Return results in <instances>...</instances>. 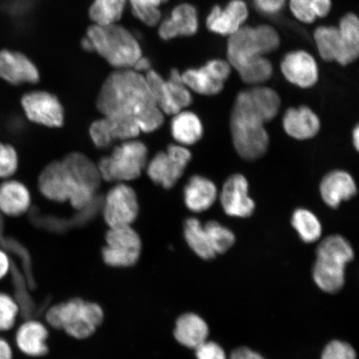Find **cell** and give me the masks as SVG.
<instances>
[{"label": "cell", "instance_id": "cell-1", "mask_svg": "<svg viewBox=\"0 0 359 359\" xmlns=\"http://www.w3.org/2000/svg\"><path fill=\"white\" fill-rule=\"evenodd\" d=\"M97 107L103 116H128L141 133L156 131L164 123L145 75L133 69L114 70L102 85Z\"/></svg>", "mask_w": 359, "mask_h": 359}, {"label": "cell", "instance_id": "cell-2", "mask_svg": "<svg viewBox=\"0 0 359 359\" xmlns=\"http://www.w3.org/2000/svg\"><path fill=\"white\" fill-rule=\"evenodd\" d=\"M266 118L255 107L249 93H238L231 112V130L237 154L247 161H255L266 154L269 137Z\"/></svg>", "mask_w": 359, "mask_h": 359}, {"label": "cell", "instance_id": "cell-3", "mask_svg": "<svg viewBox=\"0 0 359 359\" xmlns=\"http://www.w3.org/2000/svg\"><path fill=\"white\" fill-rule=\"evenodd\" d=\"M86 36L97 53L115 70L133 69L143 56L138 39L131 31L118 24L92 25Z\"/></svg>", "mask_w": 359, "mask_h": 359}, {"label": "cell", "instance_id": "cell-4", "mask_svg": "<svg viewBox=\"0 0 359 359\" xmlns=\"http://www.w3.org/2000/svg\"><path fill=\"white\" fill-rule=\"evenodd\" d=\"M354 257L351 245L343 236H330L318 246L313 268L316 284L325 293H338L345 284V269Z\"/></svg>", "mask_w": 359, "mask_h": 359}, {"label": "cell", "instance_id": "cell-5", "mask_svg": "<svg viewBox=\"0 0 359 359\" xmlns=\"http://www.w3.org/2000/svg\"><path fill=\"white\" fill-rule=\"evenodd\" d=\"M38 187L41 194L52 201H69L76 210H83L92 204L96 191L81 185L62 161L47 165L40 174Z\"/></svg>", "mask_w": 359, "mask_h": 359}, {"label": "cell", "instance_id": "cell-6", "mask_svg": "<svg viewBox=\"0 0 359 359\" xmlns=\"http://www.w3.org/2000/svg\"><path fill=\"white\" fill-rule=\"evenodd\" d=\"M47 321L52 327L64 330L75 339H86L102 324L103 311L100 305L72 299L52 307L47 313Z\"/></svg>", "mask_w": 359, "mask_h": 359}, {"label": "cell", "instance_id": "cell-7", "mask_svg": "<svg viewBox=\"0 0 359 359\" xmlns=\"http://www.w3.org/2000/svg\"><path fill=\"white\" fill-rule=\"evenodd\" d=\"M147 156L144 143L135 139L123 142L109 156L102 157L97 165L102 180L116 183L136 180L147 168Z\"/></svg>", "mask_w": 359, "mask_h": 359}, {"label": "cell", "instance_id": "cell-8", "mask_svg": "<svg viewBox=\"0 0 359 359\" xmlns=\"http://www.w3.org/2000/svg\"><path fill=\"white\" fill-rule=\"evenodd\" d=\"M144 75L156 104L164 114L174 116L191 104V90L184 83L182 73L177 69L170 72L168 79L154 69Z\"/></svg>", "mask_w": 359, "mask_h": 359}, {"label": "cell", "instance_id": "cell-9", "mask_svg": "<svg viewBox=\"0 0 359 359\" xmlns=\"http://www.w3.org/2000/svg\"><path fill=\"white\" fill-rule=\"evenodd\" d=\"M106 242L102 259L110 266H133L140 257L142 241L132 226L109 228Z\"/></svg>", "mask_w": 359, "mask_h": 359}, {"label": "cell", "instance_id": "cell-10", "mask_svg": "<svg viewBox=\"0 0 359 359\" xmlns=\"http://www.w3.org/2000/svg\"><path fill=\"white\" fill-rule=\"evenodd\" d=\"M191 160V151L186 147L170 145L147 163V173L156 185L170 189L182 177Z\"/></svg>", "mask_w": 359, "mask_h": 359}, {"label": "cell", "instance_id": "cell-11", "mask_svg": "<svg viewBox=\"0 0 359 359\" xmlns=\"http://www.w3.org/2000/svg\"><path fill=\"white\" fill-rule=\"evenodd\" d=\"M20 105L29 122L48 128H60L65 123V110L58 98L42 90H33L21 97Z\"/></svg>", "mask_w": 359, "mask_h": 359}, {"label": "cell", "instance_id": "cell-12", "mask_svg": "<svg viewBox=\"0 0 359 359\" xmlns=\"http://www.w3.org/2000/svg\"><path fill=\"white\" fill-rule=\"evenodd\" d=\"M102 213L109 228L132 226L139 214L136 192L127 184H116L107 192Z\"/></svg>", "mask_w": 359, "mask_h": 359}, {"label": "cell", "instance_id": "cell-13", "mask_svg": "<svg viewBox=\"0 0 359 359\" xmlns=\"http://www.w3.org/2000/svg\"><path fill=\"white\" fill-rule=\"evenodd\" d=\"M0 80L12 86L36 84L40 80V72L30 57L20 51L0 49Z\"/></svg>", "mask_w": 359, "mask_h": 359}, {"label": "cell", "instance_id": "cell-14", "mask_svg": "<svg viewBox=\"0 0 359 359\" xmlns=\"http://www.w3.org/2000/svg\"><path fill=\"white\" fill-rule=\"evenodd\" d=\"M248 193V181L243 175H232L224 182L219 196L224 212L233 217H250L254 213L255 204Z\"/></svg>", "mask_w": 359, "mask_h": 359}, {"label": "cell", "instance_id": "cell-15", "mask_svg": "<svg viewBox=\"0 0 359 359\" xmlns=\"http://www.w3.org/2000/svg\"><path fill=\"white\" fill-rule=\"evenodd\" d=\"M257 27L245 26L229 36L227 61L236 70L259 56H266Z\"/></svg>", "mask_w": 359, "mask_h": 359}, {"label": "cell", "instance_id": "cell-16", "mask_svg": "<svg viewBox=\"0 0 359 359\" xmlns=\"http://www.w3.org/2000/svg\"><path fill=\"white\" fill-rule=\"evenodd\" d=\"M280 69L285 79L299 88H312L318 80L317 62L306 51L289 53L283 58Z\"/></svg>", "mask_w": 359, "mask_h": 359}, {"label": "cell", "instance_id": "cell-17", "mask_svg": "<svg viewBox=\"0 0 359 359\" xmlns=\"http://www.w3.org/2000/svg\"><path fill=\"white\" fill-rule=\"evenodd\" d=\"M249 10L243 0H231L224 8L215 6L206 19V26L212 33L231 36L245 25Z\"/></svg>", "mask_w": 359, "mask_h": 359}, {"label": "cell", "instance_id": "cell-18", "mask_svg": "<svg viewBox=\"0 0 359 359\" xmlns=\"http://www.w3.org/2000/svg\"><path fill=\"white\" fill-rule=\"evenodd\" d=\"M157 27L159 37L163 40L189 37L198 31V13L190 4H179L173 8L167 19L161 20Z\"/></svg>", "mask_w": 359, "mask_h": 359}, {"label": "cell", "instance_id": "cell-19", "mask_svg": "<svg viewBox=\"0 0 359 359\" xmlns=\"http://www.w3.org/2000/svg\"><path fill=\"white\" fill-rule=\"evenodd\" d=\"M32 202L29 188L11 178L0 182V213L8 217H19L29 212Z\"/></svg>", "mask_w": 359, "mask_h": 359}, {"label": "cell", "instance_id": "cell-20", "mask_svg": "<svg viewBox=\"0 0 359 359\" xmlns=\"http://www.w3.org/2000/svg\"><path fill=\"white\" fill-rule=\"evenodd\" d=\"M357 193V186L351 175L337 170L327 174L320 183L323 201L332 208H337L341 202L348 201Z\"/></svg>", "mask_w": 359, "mask_h": 359}, {"label": "cell", "instance_id": "cell-21", "mask_svg": "<svg viewBox=\"0 0 359 359\" xmlns=\"http://www.w3.org/2000/svg\"><path fill=\"white\" fill-rule=\"evenodd\" d=\"M283 128L290 137L297 140H308L320 132V120L309 107H299L285 111Z\"/></svg>", "mask_w": 359, "mask_h": 359}, {"label": "cell", "instance_id": "cell-22", "mask_svg": "<svg viewBox=\"0 0 359 359\" xmlns=\"http://www.w3.org/2000/svg\"><path fill=\"white\" fill-rule=\"evenodd\" d=\"M217 195L215 184L201 176L191 177L184 188V201L187 208L196 213L203 212L212 208Z\"/></svg>", "mask_w": 359, "mask_h": 359}, {"label": "cell", "instance_id": "cell-23", "mask_svg": "<svg viewBox=\"0 0 359 359\" xmlns=\"http://www.w3.org/2000/svg\"><path fill=\"white\" fill-rule=\"evenodd\" d=\"M209 333L208 325L203 318L192 313L180 317L174 330L175 338L178 342L191 349L198 348L208 341Z\"/></svg>", "mask_w": 359, "mask_h": 359}, {"label": "cell", "instance_id": "cell-24", "mask_svg": "<svg viewBox=\"0 0 359 359\" xmlns=\"http://www.w3.org/2000/svg\"><path fill=\"white\" fill-rule=\"evenodd\" d=\"M48 332L42 323L29 320L24 323L16 333V344L22 353L30 357L44 355Z\"/></svg>", "mask_w": 359, "mask_h": 359}, {"label": "cell", "instance_id": "cell-25", "mask_svg": "<svg viewBox=\"0 0 359 359\" xmlns=\"http://www.w3.org/2000/svg\"><path fill=\"white\" fill-rule=\"evenodd\" d=\"M341 50L338 64L341 65H351L359 55V20L354 13L344 15L338 27Z\"/></svg>", "mask_w": 359, "mask_h": 359}, {"label": "cell", "instance_id": "cell-26", "mask_svg": "<svg viewBox=\"0 0 359 359\" xmlns=\"http://www.w3.org/2000/svg\"><path fill=\"white\" fill-rule=\"evenodd\" d=\"M170 133L179 145L191 146L201 140L203 135V125L194 112L183 110L173 116Z\"/></svg>", "mask_w": 359, "mask_h": 359}, {"label": "cell", "instance_id": "cell-27", "mask_svg": "<svg viewBox=\"0 0 359 359\" xmlns=\"http://www.w3.org/2000/svg\"><path fill=\"white\" fill-rule=\"evenodd\" d=\"M72 176L81 185L96 191L101 185L102 177L97 165L82 154H71L62 161Z\"/></svg>", "mask_w": 359, "mask_h": 359}, {"label": "cell", "instance_id": "cell-28", "mask_svg": "<svg viewBox=\"0 0 359 359\" xmlns=\"http://www.w3.org/2000/svg\"><path fill=\"white\" fill-rule=\"evenodd\" d=\"M184 83L191 92L205 96L217 95L224 88V83L219 79L205 65L199 69H190L182 73Z\"/></svg>", "mask_w": 359, "mask_h": 359}, {"label": "cell", "instance_id": "cell-29", "mask_svg": "<svg viewBox=\"0 0 359 359\" xmlns=\"http://www.w3.org/2000/svg\"><path fill=\"white\" fill-rule=\"evenodd\" d=\"M184 236L188 245L200 258L209 260L217 257L204 226L198 219L192 217L187 219L184 224Z\"/></svg>", "mask_w": 359, "mask_h": 359}, {"label": "cell", "instance_id": "cell-30", "mask_svg": "<svg viewBox=\"0 0 359 359\" xmlns=\"http://www.w3.org/2000/svg\"><path fill=\"white\" fill-rule=\"evenodd\" d=\"M127 4L128 0H93L89 8L90 19L96 25L118 24Z\"/></svg>", "mask_w": 359, "mask_h": 359}, {"label": "cell", "instance_id": "cell-31", "mask_svg": "<svg viewBox=\"0 0 359 359\" xmlns=\"http://www.w3.org/2000/svg\"><path fill=\"white\" fill-rule=\"evenodd\" d=\"M313 38L317 50L323 60L327 62H338L341 50L338 27H318L314 31Z\"/></svg>", "mask_w": 359, "mask_h": 359}, {"label": "cell", "instance_id": "cell-32", "mask_svg": "<svg viewBox=\"0 0 359 359\" xmlns=\"http://www.w3.org/2000/svg\"><path fill=\"white\" fill-rule=\"evenodd\" d=\"M244 83L260 86L271 79L273 65L266 56L253 58L236 70Z\"/></svg>", "mask_w": 359, "mask_h": 359}, {"label": "cell", "instance_id": "cell-33", "mask_svg": "<svg viewBox=\"0 0 359 359\" xmlns=\"http://www.w3.org/2000/svg\"><path fill=\"white\" fill-rule=\"evenodd\" d=\"M292 226L305 243H313L317 241L322 234L320 219L308 210H296L292 217Z\"/></svg>", "mask_w": 359, "mask_h": 359}, {"label": "cell", "instance_id": "cell-34", "mask_svg": "<svg viewBox=\"0 0 359 359\" xmlns=\"http://www.w3.org/2000/svg\"><path fill=\"white\" fill-rule=\"evenodd\" d=\"M168 0H128L133 15L148 27L158 26L163 15L161 6Z\"/></svg>", "mask_w": 359, "mask_h": 359}, {"label": "cell", "instance_id": "cell-35", "mask_svg": "<svg viewBox=\"0 0 359 359\" xmlns=\"http://www.w3.org/2000/svg\"><path fill=\"white\" fill-rule=\"evenodd\" d=\"M204 228L215 255L226 253L234 245L236 236L227 227L217 222L210 221L204 224Z\"/></svg>", "mask_w": 359, "mask_h": 359}, {"label": "cell", "instance_id": "cell-36", "mask_svg": "<svg viewBox=\"0 0 359 359\" xmlns=\"http://www.w3.org/2000/svg\"><path fill=\"white\" fill-rule=\"evenodd\" d=\"M20 167V156L10 143L0 142V181L13 178Z\"/></svg>", "mask_w": 359, "mask_h": 359}, {"label": "cell", "instance_id": "cell-37", "mask_svg": "<svg viewBox=\"0 0 359 359\" xmlns=\"http://www.w3.org/2000/svg\"><path fill=\"white\" fill-rule=\"evenodd\" d=\"M19 305L11 296L0 293V331H8L15 325Z\"/></svg>", "mask_w": 359, "mask_h": 359}, {"label": "cell", "instance_id": "cell-38", "mask_svg": "<svg viewBox=\"0 0 359 359\" xmlns=\"http://www.w3.org/2000/svg\"><path fill=\"white\" fill-rule=\"evenodd\" d=\"M90 137L97 148L107 149L115 142L109 123L105 118L95 121L90 127Z\"/></svg>", "mask_w": 359, "mask_h": 359}, {"label": "cell", "instance_id": "cell-39", "mask_svg": "<svg viewBox=\"0 0 359 359\" xmlns=\"http://www.w3.org/2000/svg\"><path fill=\"white\" fill-rule=\"evenodd\" d=\"M321 359H357V354L351 344L334 340L323 350Z\"/></svg>", "mask_w": 359, "mask_h": 359}, {"label": "cell", "instance_id": "cell-40", "mask_svg": "<svg viewBox=\"0 0 359 359\" xmlns=\"http://www.w3.org/2000/svg\"><path fill=\"white\" fill-rule=\"evenodd\" d=\"M293 15L304 24H312L318 18L314 11V0H290Z\"/></svg>", "mask_w": 359, "mask_h": 359}, {"label": "cell", "instance_id": "cell-41", "mask_svg": "<svg viewBox=\"0 0 359 359\" xmlns=\"http://www.w3.org/2000/svg\"><path fill=\"white\" fill-rule=\"evenodd\" d=\"M195 350L196 359H228L221 345L212 341H205Z\"/></svg>", "mask_w": 359, "mask_h": 359}, {"label": "cell", "instance_id": "cell-42", "mask_svg": "<svg viewBox=\"0 0 359 359\" xmlns=\"http://www.w3.org/2000/svg\"><path fill=\"white\" fill-rule=\"evenodd\" d=\"M255 8L266 15H276L285 7L286 0H253Z\"/></svg>", "mask_w": 359, "mask_h": 359}, {"label": "cell", "instance_id": "cell-43", "mask_svg": "<svg viewBox=\"0 0 359 359\" xmlns=\"http://www.w3.org/2000/svg\"><path fill=\"white\" fill-rule=\"evenodd\" d=\"M228 359H266L262 354L246 347L238 348L231 353Z\"/></svg>", "mask_w": 359, "mask_h": 359}, {"label": "cell", "instance_id": "cell-44", "mask_svg": "<svg viewBox=\"0 0 359 359\" xmlns=\"http://www.w3.org/2000/svg\"><path fill=\"white\" fill-rule=\"evenodd\" d=\"M11 259L8 255L2 249H0V280L6 277L11 269Z\"/></svg>", "mask_w": 359, "mask_h": 359}, {"label": "cell", "instance_id": "cell-45", "mask_svg": "<svg viewBox=\"0 0 359 359\" xmlns=\"http://www.w3.org/2000/svg\"><path fill=\"white\" fill-rule=\"evenodd\" d=\"M151 61L147 57L142 56L136 65H134L133 69L142 74H145L148 71L151 69Z\"/></svg>", "mask_w": 359, "mask_h": 359}, {"label": "cell", "instance_id": "cell-46", "mask_svg": "<svg viewBox=\"0 0 359 359\" xmlns=\"http://www.w3.org/2000/svg\"><path fill=\"white\" fill-rule=\"evenodd\" d=\"M13 351L10 344L0 338V359H12Z\"/></svg>", "mask_w": 359, "mask_h": 359}, {"label": "cell", "instance_id": "cell-47", "mask_svg": "<svg viewBox=\"0 0 359 359\" xmlns=\"http://www.w3.org/2000/svg\"><path fill=\"white\" fill-rule=\"evenodd\" d=\"M82 47L85 51L90 53L93 52L92 43L90 42V40L88 39L87 36H85L82 40Z\"/></svg>", "mask_w": 359, "mask_h": 359}, {"label": "cell", "instance_id": "cell-48", "mask_svg": "<svg viewBox=\"0 0 359 359\" xmlns=\"http://www.w3.org/2000/svg\"><path fill=\"white\" fill-rule=\"evenodd\" d=\"M353 142L354 147L356 148V150H358L359 147V129L357 126L355 128H354L353 132Z\"/></svg>", "mask_w": 359, "mask_h": 359}]
</instances>
